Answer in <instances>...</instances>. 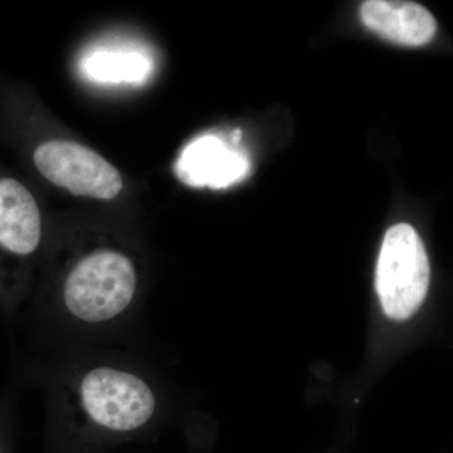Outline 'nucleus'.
Segmentation results:
<instances>
[{"label":"nucleus","instance_id":"f257e3e1","mask_svg":"<svg viewBox=\"0 0 453 453\" xmlns=\"http://www.w3.org/2000/svg\"><path fill=\"white\" fill-rule=\"evenodd\" d=\"M135 264L119 250L97 249L80 258L62 283V311L88 326L111 324L127 314L138 295Z\"/></svg>","mask_w":453,"mask_h":453},{"label":"nucleus","instance_id":"f03ea898","mask_svg":"<svg viewBox=\"0 0 453 453\" xmlns=\"http://www.w3.org/2000/svg\"><path fill=\"white\" fill-rule=\"evenodd\" d=\"M74 398L77 410L91 425L110 432L136 431L157 412V396L150 383L118 366L97 365L83 372Z\"/></svg>","mask_w":453,"mask_h":453},{"label":"nucleus","instance_id":"7ed1b4c3","mask_svg":"<svg viewBox=\"0 0 453 453\" xmlns=\"http://www.w3.org/2000/svg\"><path fill=\"white\" fill-rule=\"evenodd\" d=\"M43 242L37 198L11 175H0V300L14 305L25 290L27 271Z\"/></svg>","mask_w":453,"mask_h":453},{"label":"nucleus","instance_id":"20e7f679","mask_svg":"<svg viewBox=\"0 0 453 453\" xmlns=\"http://www.w3.org/2000/svg\"><path fill=\"white\" fill-rule=\"evenodd\" d=\"M431 268L416 229L407 223L390 226L375 273V288L384 314L403 321L416 314L427 296Z\"/></svg>","mask_w":453,"mask_h":453},{"label":"nucleus","instance_id":"39448f33","mask_svg":"<svg viewBox=\"0 0 453 453\" xmlns=\"http://www.w3.org/2000/svg\"><path fill=\"white\" fill-rule=\"evenodd\" d=\"M29 159L42 178L74 196L111 201L124 186L112 164L71 140H42L33 146Z\"/></svg>","mask_w":453,"mask_h":453},{"label":"nucleus","instance_id":"423d86ee","mask_svg":"<svg viewBox=\"0 0 453 453\" xmlns=\"http://www.w3.org/2000/svg\"><path fill=\"white\" fill-rule=\"evenodd\" d=\"M360 17L366 28L401 46H425L437 32L434 14L413 2L368 0L360 8Z\"/></svg>","mask_w":453,"mask_h":453},{"label":"nucleus","instance_id":"0eeeda50","mask_svg":"<svg viewBox=\"0 0 453 453\" xmlns=\"http://www.w3.org/2000/svg\"><path fill=\"white\" fill-rule=\"evenodd\" d=\"M178 168L183 180L193 186L226 188L241 180L250 164L222 139L207 135L188 146Z\"/></svg>","mask_w":453,"mask_h":453},{"label":"nucleus","instance_id":"6e6552de","mask_svg":"<svg viewBox=\"0 0 453 453\" xmlns=\"http://www.w3.org/2000/svg\"><path fill=\"white\" fill-rule=\"evenodd\" d=\"M146 62L139 55L98 53L88 61V73L103 81H134L145 73Z\"/></svg>","mask_w":453,"mask_h":453}]
</instances>
